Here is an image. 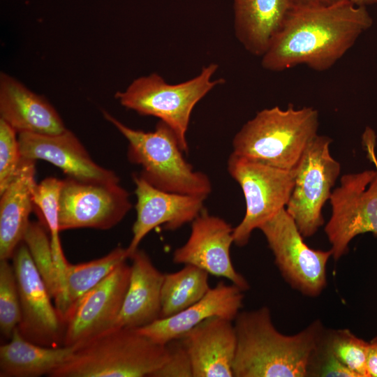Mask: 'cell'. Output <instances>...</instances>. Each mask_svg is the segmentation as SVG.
Returning <instances> with one entry per match:
<instances>
[{"label":"cell","mask_w":377,"mask_h":377,"mask_svg":"<svg viewBox=\"0 0 377 377\" xmlns=\"http://www.w3.org/2000/svg\"><path fill=\"white\" fill-rule=\"evenodd\" d=\"M129 259V284L114 327L137 329L161 318L164 274L143 250L138 249Z\"/></svg>","instance_id":"ffe728a7"},{"label":"cell","mask_w":377,"mask_h":377,"mask_svg":"<svg viewBox=\"0 0 377 377\" xmlns=\"http://www.w3.org/2000/svg\"><path fill=\"white\" fill-rule=\"evenodd\" d=\"M293 6L289 0H234L236 38L250 54L262 57Z\"/></svg>","instance_id":"7402d4cb"},{"label":"cell","mask_w":377,"mask_h":377,"mask_svg":"<svg viewBox=\"0 0 377 377\" xmlns=\"http://www.w3.org/2000/svg\"><path fill=\"white\" fill-rule=\"evenodd\" d=\"M362 144L367 153V157L377 171V157L376 154V135L370 127H366L362 136Z\"/></svg>","instance_id":"d6a6232c"},{"label":"cell","mask_w":377,"mask_h":377,"mask_svg":"<svg viewBox=\"0 0 377 377\" xmlns=\"http://www.w3.org/2000/svg\"><path fill=\"white\" fill-rule=\"evenodd\" d=\"M34 263L45 282L51 297L54 300L59 293L58 281L53 253L43 224L30 221L23 238Z\"/></svg>","instance_id":"4316f807"},{"label":"cell","mask_w":377,"mask_h":377,"mask_svg":"<svg viewBox=\"0 0 377 377\" xmlns=\"http://www.w3.org/2000/svg\"><path fill=\"white\" fill-rule=\"evenodd\" d=\"M324 339L336 357L358 377H370L367 367L369 342L348 329L325 330Z\"/></svg>","instance_id":"83f0119b"},{"label":"cell","mask_w":377,"mask_h":377,"mask_svg":"<svg viewBox=\"0 0 377 377\" xmlns=\"http://www.w3.org/2000/svg\"><path fill=\"white\" fill-rule=\"evenodd\" d=\"M217 69L218 64H209L193 78L176 84L151 73L134 80L124 91H117L115 98L122 106L165 123L174 131L182 151L188 153L186 133L194 107L212 89L226 82L223 78L212 79Z\"/></svg>","instance_id":"8992f818"},{"label":"cell","mask_w":377,"mask_h":377,"mask_svg":"<svg viewBox=\"0 0 377 377\" xmlns=\"http://www.w3.org/2000/svg\"><path fill=\"white\" fill-rule=\"evenodd\" d=\"M18 140L23 158L47 161L68 177L81 182L119 183V176L97 164L76 135L67 128L53 135L19 133Z\"/></svg>","instance_id":"2e32d148"},{"label":"cell","mask_w":377,"mask_h":377,"mask_svg":"<svg viewBox=\"0 0 377 377\" xmlns=\"http://www.w3.org/2000/svg\"><path fill=\"white\" fill-rule=\"evenodd\" d=\"M22 318L17 328L24 338L43 346H63L62 318L22 241L12 257Z\"/></svg>","instance_id":"4fadbf2b"},{"label":"cell","mask_w":377,"mask_h":377,"mask_svg":"<svg viewBox=\"0 0 377 377\" xmlns=\"http://www.w3.org/2000/svg\"><path fill=\"white\" fill-rule=\"evenodd\" d=\"M319 113L291 104L265 108L246 121L232 139V153L277 168L295 169L318 135Z\"/></svg>","instance_id":"277c9868"},{"label":"cell","mask_w":377,"mask_h":377,"mask_svg":"<svg viewBox=\"0 0 377 377\" xmlns=\"http://www.w3.org/2000/svg\"><path fill=\"white\" fill-rule=\"evenodd\" d=\"M237 348L233 377H306L324 333L316 320L293 335L274 326L268 307L239 311L233 320Z\"/></svg>","instance_id":"7a4b0ae2"},{"label":"cell","mask_w":377,"mask_h":377,"mask_svg":"<svg viewBox=\"0 0 377 377\" xmlns=\"http://www.w3.org/2000/svg\"><path fill=\"white\" fill-rule=\"evenodd\" d=\"M227 169L240 186L246 202L241 222L233 228L234 244L246 246L255 229L286 207L295 182V169L272 167L232 152Z\"/></svg>","instance_id":"52a82bcc"},{"label":"cell","mask_w":377,"mask_h":377,"mask_svg":"<svg viewBox=\"0 0 377 377\" xmlns=\"http://www.w3.org/2000/svg\"><path fill=\"white\" fill-rule=\"evenodd\" d=\"M128 259L126 248L117 246L100 258L75 265L68 263L65 275L64 300L60 312L62 320L73 303Z\"/></svg>","instance_id":"d4e9b609"},{"label":"cell","mask_w":377,"mask_h":377,"mask_svg":"<svg viewBox=\"0 0 377 377\" xmlns=\"http://www.w3.org/2000/svg\"><path fill=\"white\" fill-rule=\"evenodd\" d=\"M367 367L370 377H377V337L369 341Z\"/></svg>","instance_id":"836d02e7"},{"label":"cell","mask_w":377,"mask_h":377,"mask_svg":"<svg viewBox=\"0 0 377 377\" xmlns=\"http://www.w3.org/2000/svg\"><path fill=\"white\" fill-rule=\"evenodd\" d=\"M340 0H289L290 3L294 6L304 5H317V4H330Z\"/></svg>","instance_id":"e575fe53"},{"label":"cell","mask_w":377,"mask_h":377,"mask_svg":"<svg viewBox=\"0 0 377 377\" xmlns=\"http://www.w3.org/2000/svg\"><path fill=\"white\" fill-rule=\"evenodd\" d=\"M330 202L331 216L325 232L332 258L339 260L357 235L371 232L377 239V171L367 170L343 175Z\"/></svg>","instance_id":"30bf717a"},{"label":"cell","mask_w":377,"mask_h":377,"mask_svg":"<svg viewBox=\"0 0 377 377\" xmlns=\"http://www.w3.org/2000/svg\"><path fill=\"white\" fill-rule=\"evenodd\" d=\"M166 345L168 357L152 377H193L191 360L181 339Z\"/></svg>","instance_id":"1f68e13d"},{"label":"cell","mask_w":377,"mask_h":377,"mask_svg":"<svg viewBox=\"0 0 377 377\" xmlns=\"http://www.w3.org/2000/svg\"><path fill=\"white\" fill-rule=\"evenodd\" d=\"M103 114L127 140V157L140 165L139 175L149 184L165 191L205 198L211 193L209 177L185 160L174 131L165 123L159 121L154 131L145 132L128 127L105 111Z\"/></svg>","instance_id":"5b68a950"},{"label":"cell","mask_w":377,"mask_h":377,"mask_svg":"<svg viewBox=\"0 0 377 377\" xmlns=\"http://www.w3.org/2000/svg\"><path fill=\"white\" fill-rule=\"evenodd\" d=\"M22 313L17 279L13 264L0 260V330L10 339L21 321Z\"/></svg>","instance_id":"f1b7e54d"},{"label":"cell","mask_w":377,"mask_h":377,"mask_svg":"<svg viewBox=\"0 0 377 377\" xmlns=\"http://www.w3.org/2000/svg\"><path fill=\"white\" fill-rule=\"evenodd\" d=\"M180 339L189 356L193 377H233L237 348L233 320L212 317Z\"/></svg>","instance_id":"ac0fdd59"},{"label":"cell","mask_w":377,"mask_h":377,"mask_svg":"<svg viewBox=\"0 0 377 377\" xmlns=\"http://www.w3.org/2000/svg\"><path fill=\"white\" fill-rule=\"evenodd\" d=\"M331 138L318 135L295 169L294 186L286 210L304 237L324 224L323 208L330 200L341 166L331 154Z\"/></svg>","instance_id":"ba28073f"},{"label":"cell","mask_w":377,"mask_h":377,"mask_svg":"<svg viewBox=\"0 0 377 377\" xmlns=\"http://www.w3.org/2000/svg\"><path fill=\"white\" fill-rule=\"evenodd\" d=\"M132 207L129 193L119 183L62 179L59 206L60 230L76 228L108 230Z\"/></svg>","instance_id":"8fae6325"},{"label":"cell","mask_w":377,"mask_h":377,"mask_svg":"<svg viewBox=\"0 0 377 377\" xmlns=\"http://www.w3.org/2000/svg\"><path fill=\"white\" fill-rule=\"evenodd\" d=\"M208 276L206 271L191 265L164 274L161 318L178 313L200 300L210 289Z\"/></svg>","instance_id":"cb8c5ba5"},{"label":"cell","mask_w":377,"mask_h":377,"mask_svg":"<svg viewBox=\"0 0 377 377\" xmlns=\"http://www.w3.org/2000/svg\"><path fill=\"white\" fill-rule=\"evenodd\" d=\"M372 24L366 6L348 0L294 6L262 57V66L273 72L299 65L316 71H327Z\"/></svg>","instance_id":"6da1fadb"},{"label":"cell","mask_w":377,"mask_h":377,"mask_svg":"<svg viewBox=\"0 0 377 377\" xmlns=\"http://www.w3.org/2000/svg\"><path fill=\"white\" fill-rule=\"evenodd\" d=\"M0 119L18 134L53 135L66 129L55 108L15 78L0 75Z\"/></svg>","instance_id":"d6986e66"},{"label":"cell","mask_w":377,"mask_h":377,"mask_svg":"<svg viewBox=\"0 0 377 377\" xmlns=\"http://www.w3.org/2000/svg\"><path fill=\"white\" fill-rule=\"evenodd\" d=\"M36 161L24 158L18 172L0 193V260H10L23 241L34 207Z\"/></svg>","instance_id":"44dd1931"},{"label":"cell","mask_w":377,"mask_h":377,"mask_svg":"<svg viewBox=\"0 0 377 377\" xmlns=\"http://www.w3.org/2000/svg\"><path fill=\"white\" fill-rule=\"evenodd\" d=\"M308 376L358 377L333 353L325 341L324 333L312 355Z\"/></svg>","instance_id":"4dcf8cb0"},{"label":"cell","mask_w":377,"mask_h":377,"mask_svg":"<svg viewBox=\"0 0 377 377\" xmlns=\"http://www.w3.org/2000/svg\"><path fill=\"white\" fill-rule=\"evenodd\" d=\"M351 3L360 6H367V5L377 4V0H348Z\"/></svg>","instance_id":"d590c367"},{"label":"cell","mask_w":377,"mask_h":377,"mask_svg":"<svg viewBox=\"0 0 377 377\" xmlns=\"http://www.w3.org/2000/svg\"><path fill=\"white\" fill-rule=\"evenodd\" d=\"M135 185L136 219L133 237L126 248L128 258L138 249L145 237L154 228L163 226L175 230L191 223L203 210L206 198L158 189L140 175L133 176Z\"/></svg>","instance_id":"9a60e30c"},{"label":"cell","mask_w":377,"mask_h":377,"mask_svg":"<svg viewBox=\"0 0 377 377\" xmlns=\"http://www.w3.org/2000/svg\"><path fill=\"white\" fill-rule=\"evenodd\" d=\"M233 228L222 218L203 209L191 222L187 241L175 250L172 262L195 266L209 274L229 280L243 291L248 290L249 282L235 269L230 258Z\"/></svg>","instance_id":"5bb4252c"},{"label":"cell","mask_w":377,"mask_h":377,"mask_svg":"<svg viewBox=\"0 0 377 377\" xmlns=\"http://www.w3.org/2000/svg\"><path fill=\"white\" fill-rule=\"evenodd\" d=\"M238 286L219 281L198 302L170 317L159 318L137 330L156 343L165 345L180 339L212 317L234 320L243 304L244 293Z\"/></svg>","instance_id":"e0dca14e"},{"label":"cell","mask_w":377,"mask_h":377,"mask_svg":"<svg viewBox=\"0 0 377 377\" xmlns=\"http://www.w3.org/2000/svg\"><path fill=\"white\" fill-rule=\"evenodd\" d=\"M17 133L0 119V193L14 179L24 160Z\"/></svg>","instance_id":"f546056e"},{"label":"cell","mask_w":377,"mask_h":377,"mask_svg":"<svg viewBox=\"0 0 377 377\" xmlns=\"http://www.w3.org/2000/svg\"><path fill=\"white\" fill-rule=\"evenodd\" d=\"M71 346H43L27 340L17 327L10 341L0 347L1 377H38L49 375L73 353Z\"/></svg>","instance_id":"603a6c76"},{"label":"cell","mask_w":377,"mask_h":377,"mask_svg":"<svg viewBox=\"0 0 377 377\" xmlns=\"http://www.w3.org/2000/svg\"><path fill=\"white\" fill-rule=\"evenodd\" d=\"M126 261L68 309L63 317V346H77L114 327L130 281Z\"/></svg>","instance_id":"7c38bea8"},{"label":"cell","mask_w":377,"mask_h":377,"mask_svg":"<svg viewBox=\"0 0 377 377\" xmlns=\"http://www.w3.org/2000/svg\"><path fill=\"white\" fill-rule=\"evenodd\" d=\"M62 180L47 177L33 188L34 207L40 211L50 234L54 263L66 259L59 238V206Z\"/></svg>","instance_id":"484cf974"},{"label":"cell","mask_w":377,"mask_h":377,"mask_svg":"<svg viewBox=\"0 0 377 377\" xmlns=\"http://www.w3.org/2000/svg\"><path fill=\"white\" fill-rule=\"evenodd\" d=\"M74 348L48 376L152 377L168 357L166 344L128 327H112Z\"/></svg>","instance_id":"3957f363"},{"label":"cell","mask_w":377,"mask_h":377,"mask_svg":"<svg viewBox=\"0 0 377 377\" xmlns=\"http://www.w3.org/2000/svg\"><path fill=\"white\" fill-rule=\"evenodd\" d=\"M258 229L286 282L304 296L318 297L327 286L326 267L332 257L331 249L310 248L286 207Z\"/></svg>","instance_id":"9c48e42d"}]
</instances>
